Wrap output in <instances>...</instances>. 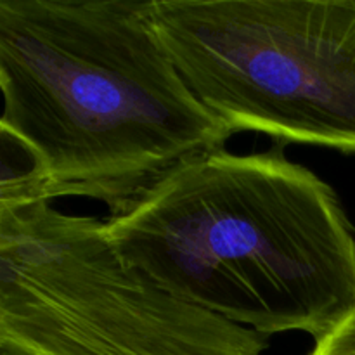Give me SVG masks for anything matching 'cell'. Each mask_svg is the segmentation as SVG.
Wrapping results in <instances>:
<instances>
[{
    "label": "cell",
    "instance_id": "cell-1",
    "mask_svg": "<svg viewBox=\"0 0 355 355\" xmlns=\"http://www.w3.org/2000/svg\"><path fill=\"white\" fill-rule=\"evenodd\" d=\"M148 0H0V130L33 163L3 201L80 196L111 217L232 132L198 101Z\"/></svg>",
    "mask_w": 355,
    "mask_h": 355
},
{
    "label": "cell",
    "instance_id": "cell-2",
    "mask_svg": "<svg viewBox=\"0 0 355 355\" xmlns=\"http://www.w3.org/2000/svg\"><path fill=\"white\" fill-rule=\"evenodd\" d=\"M104 222L159 286L263 336L319 340L355 311L352 225L324 180L277 151L201 156Z\"/></svg>",
    "mask_w": 355,
    "mask_h": 355
},
{
    "label": "cell",
    "instance_id": "cell-3",
    "mask_svg": "<svg viewBox=\"0 0 355 355\" xmlns=\"http://www.w3.org/2000/svg\"><path fill=\"white\" fill-rule=\"evenodd\" d=\"M267 336L128 262L106 222L0 203V355H263Z\"/></svg>",
    "mask_w": 355,
    "mask_h": 355
},
{
    "label": "cell",
    "instance_id": "cell-4",
    "mask_svg": "<svg viewBox=\"0 0 355 355\" xmlns=\"http://www.w3.org/2000/svg\"><path fill=\"white\" fill-rule=\"evenodd\" d=\"M146 14L232 134L355 153V0H148Z\"/></svg>",
    "mask_w": 355,
    "mask_h": 355
},
{
    "label": "cell",
    "instance_id": "cell-5",
    "mask_svg": "<svg viewBox=\"0 0 355 355\" xmlns=\"http://www.w3.org/2000/svg\"><path fill=\"white\" fill-rule=\"evenodd\" d=\"M309 355H355V311L315 340V347Z\"/></svg>",
    "mask_w": 355,
    "mask_h": 355
}]
</instances>
